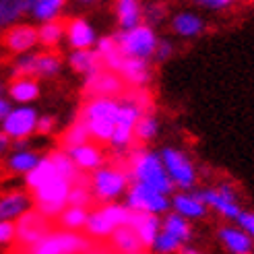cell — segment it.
<instances>
[{
  "label": "cell",
  "instance_id": "1",
  "mask_svg": "<svg viewBox=\"0 0 254 254\" xmlns=\"http://www.w3.org/2000/svg\"><path fill=\"white\" fill-rule=\"evenodd\" d=\"M126 170H128L132 182L149 186L161 194L170 196L176 190L166 168H163L159 153L155 151H149L145 147H132L128 151V159H126Z\"/></svg>",
  "mask_w": 254,
  "mask_h": 254
},
{
  "label": "cell",
  "instance_id": "2",
  "mask_svg": "<svg viewBox=\"0 0 254 254\" xmlns=\"http://www.w3.org/2000/svg\"><path fill=\"white\" fill-rule=\"evenodd\" d=\"M72 184L64 178H52L46 182L42 188H37L31 192V202L37 213H42L46 219L60 217V213L68 207V194H70Z\"/></svg>",
  "mask_w": 254,
  "mask_h": 254
},
{
  "label": "cell",
  "instance_id": "3",
  "mask_svg": "<svg viewBox=\"0 0 254 254\" xmlns=\"http://www.w3.org/2000/svg\"><path fill=\"white\" fill-rule=\"evenodd\" d=\"M132 184L130 174L126 168L104 166L91 174V192L93 198L101 202H116L120 196L126 194V190Z\"/></svg>",
  "mask_w": 254,
  "mask_h": 254
},
{
  "label": "cell",
  "instance_id": "4",
  "mask_svg": "<svg viewBox=\"0 0 254 254\" xmlns=\"http://www.w3.org/2000/svg\"><path fill=\"white\" fill-rule=\"evenodd\" d=\"M114 40H116V46L124 58H138L149 62L153 58L159 37L149 25H138L134 29L114 33Z\"/></svg>",
  "mask_w": 254,
  "mask_h": 254
},
{
  "label": "cell",
  "instance_id": "5",
  "mask_svg": "<svg viewBox=\"0 0 254 254\" xmlns=\"http://www.w3.org/2000/svg\"><path fill=\"white\" fill-rule=\"evenodd\" d=\"M91 250L89 238L77 232L52 230L40 242L27 248V254H87Z\"/></svg>",
  "mask_w": 254,
  "mask_h": 254
},
{
  "label": "cell",
  "instance_id": "6",
  "mask_svg": "<svg viewBox=\"0 0 254 254\" xmlns=\"http://www.w3.org/2000/svg\"><path fill=\"white\" fill-rule=\"evenodd\" d=\"M159 157L174 188H180V192H190L196 184V168L192 159L176 147H163L159 151Z\"/></svg>",
  "mask_w": 254,
  "mask_h": 254
},
{
  "label": "cell",
  "instance_id": "7",
  "mask_svg": "<svg viewBox=\"0 0 254 254\" xmlns=\"http://www.w3.org/2000/svg\"><path fill=\"white\" fill-rule=\"evenodd\" d=\"M122 205L132 213H147V215H157V217L159 215H166L172 209L168 194H161L157 190L136 184V182L128 186Z\"/></svg>",
  "mask_w": 254,
  "mask_h": 254
},
{
  "label": "cell",
  "instance_id": "8",
  "mask_svg": "<svg viewBox=\"0 0 254 254\" xmlns=\"http://www.w3.org/2000/svg\"><path fill=\"white\" fill-rule=\"evenodd\" d=\"M196 194L202 200V205L207 207V211L211 209L215 213H219L225 219L236 221L238 215L242 213V207H240V202H238V194L230 184H219L215 188H205Z\"/></svg>",
  "mask_w": 254,
  "mask_h": 254
},
{
  "label": "cell",
  "instance_id": "9",
  "mask_svg": "<svg viewBox=\"0 0 254 254\" xmlns=\"http://www.w3.org/2000/svg\"><path fill=\"white\" fill-rule=\"evenodd\" d=\"M37 118H40V114H37L35 108H31V106H12V110L8 112L4 122L0 124V130H2L10 141H17V138H29L35 132Z\"/></svg>",
  "mask_w": 254,
  "mask_h": 254
},
{
  "label": "cell",
  "instance_id": "10",
  "mask_svg": "<svg viewBox=\"0 0 254 254\" xmlns=\"http://www.w3.org/2000/svg\"><path fill=\"white\" fill-rule=\"evenodd\" d=\"M50 232H52L50 219H46L44 215L37 213L35 209H29L15 221V240L25 248H31Z\"/></svg>",
  "mask_w": 254,
  "mask_h": 254
},
{
  "label": "cell",
  "instance_id": "11",
  "mask_svg": "<svg viewBox=\"0 0 254 254\" xmlns=\"http://www.w3.org/2000/svg\"><path fill=\"white\" fill-rule=\"evenodd\" d=\"M85 95L87 99L93 97H108V99H120L126 93V85L124 81L106 68H101L99 72L85 77Z\"/></svg>",
  "mask_w": 254,
  "mask_h": 254
},
{
  "label": "cell",
  "instance_id": "12",
  "mask_svg": "<svg viewBox=\"0 0 254 254\" xmlns=\"http://www.w3.org/2000/svg\"><path fill=\"white\" fill-rule=\"evenodd\" d=\"M37 44H40L37 42V27H33L31 23H19L4 33V46L12 54H29Z\"/></svg>",
  "mask_w": 254,
  "mask_h": 254
},
{
  "label": "cell",
  "instance_id": "13",
  "mask_svg": "<svg viewBox=\"0 0 254 254\" xmlns=\"http://www.w3.org/2000/svg\"><path fill=\"white\" fill-rule=\"evenodd\" d=\"M64 37L68 46L74 50H93L97 44V33L93 29V25L83 17H74L70 21H66V31Z\"/></svg>",
  "mask_w": 254,
  "mask_h": 254
},
{
  "label": "cell",
  "instance_id": "14",
  "mask_svg": "<svg viewBox=\"0 0 254 254\" xmlns=\"http://www.w3.org/2000/svg\"><path fill=\"white\" fill-rule=\"evenodd\" d=\"M128 227L134 230V234L141 240L145 250H151L155 244V240L161 232V217L157 215H147V213H132L130 211V221Z\"/></svg>",
  "mask_w": 254,
  "mask_h": 254
},
{
  "label": "cell",
  "instance_id": "15",
  "mask_svg": "<svg viewBox=\"0 0 254 254\" xmlns=\"http://www.w3.org/2000/svg\"><path fill=\"white\" fill-rule=\"evenodd\" d=\"M66 153L72 159L74 166H77V170L85 172V174L97 172L99 168H104V161H106L104 151H101L99 145H95V143H87V145H81V147L68 149Z\"/></svg>",
  "mask_w": 254,
  "mask_h": 254
},
{
  "label": "cell",
  "instance_id": "16",
  "mask_svg": "<svg viewBox=\"0 0 254 254\" xmlns=\"http://www.w3.org/2000/svg\"><path fill=\"white\" fill-rule=\"evenodd\" d=\"M170 205H172V211L184 217L186 221L202 219L209 213L196 192H174L170 196Z\"/></svg>",
  "mask_w": 254,
  "mask_h": 254
},
{
  "label": "cell",
  "instance_id": "17",
  "mask_svg": "<svg viewBox=\"0 0 254 254\" xmlns=\"http://www.w3.org/2000/svg\"><path fill=\"white\" fill-rule=\"evenodd\" d=\"M118 110H120V101L118 99L93 97V99L85 101L79 118H83V120H110V122H116Z\"/></svg>",
  "mask_w": 254,
  "mask_h": 254
},
{
  "label": "cell",
  "instance_id": "18",
  "mask_svg": "<svg viewBox=\"0 0 254 254\" xmlns=\"http://www.w3.org/2000/svg\"><path fill=\"white\" fill-rule=\"evenodd\" d=\"M118 77L124 81V85H130L132 89H145L151 81L149 62L138 58H124V64L118 72Z\"/></svg>",
  "mask_w": 254,
  "mask_h": 254
},
{
  "label": "cell",
  "instance_id": "19",
  "mask_svg": "<svg viewBox=\"0 0 254 254\" xmlns=\"http://www.w3.org/2000/svg\"><path fill=\"white\" fill-rule=\"evenodd\" d=\"M29 209H33V202L27 192L15 190V192L0 196V221H15Z\"/></svg>",
  "mask_w": 254,
  "mask_h": 254
},
{
  "label": "cell",
  "instance_id": "20",
  "mask_svg": "<svg viewBox=\"0 0 254 254\" xmlns=\"http://www.w3.org/2000/svg\"><path fill=\"white\" fill-rule=\"evenodd\" d=\"M219 240L230 254H254V242L238 225H223L217 232Z\"/></svg>",
  "mask_w": 254,
  "mask_h": 254
},
{
  "label": "cell",
  "instance_id": "21",
  "mask_svg": "<svg viewBox=\"0 0 254 254\" xmlns=\"http://www.w3.org/2000/svg\"><path fill=\"white\" fill-rule=\"evenodd\" d=\"M6 93H8V101H15L19 106H27L42 95V89H40V81L35 79H12L6 85Z\"/></svg>",
  "mask_w": 254,
  "mask_h": 254
},
{
  "label": "cell",
  "instance_id": "22",
  "mask_svg": "<svg viewBox=\"0 0 254 254\" xmlns=\"http://www.w3.org/2000/svg\"><path fill=\"white\" fill-rule=\"evenodd\" d=\"M68 66L74 72L83 74V77H91V74H95L104 68L101 56L95 52V50H74V52H70Z\"/></svg>",
  "mask_w": 254,
  "mask_h": 254
},
{
  "label": "cell",
  "instance_id": "23",
  "mask_svg": "<svg viewBox=\"0 0 254 254\" xmlns=\"http://www.w3.org/2000/svg\"><path fill=\"white\" fill-rule=\"evenodd\" d=\"M116 21L120 31L134 29L143 25V4L136 0H118L116 2Z\"/></svg>",
  "mask_w": 254,
  "mask_h": 254
},
{
  "label": "cell",
  "instance_id": "24",
  "mask_svg": "<svg viewBox=\"0 0 254 254\" xmlns=\"http://www.w3.org/2000/svg\"><path fill=\"white\" fill-rule=\"evenodd\" d=\"M172 29L180 37H196L205 31V21L192 10H180L172 17Z\"/></svg>",
  "mask_w": 254,
  "mask_h": 254
},
{
  "label": "cell",
  "instance_id": "25",
  "mask_svg": "<svg viewBox=\"0 0 254 254\" xmlns=\"http://www.w3.org/2000/svg\"><path fill=\"white\" fill-rule=\"evenodd\" d=\"M33 0H0V29H10L31 10Z\"/></svg>",
  "mask_w": 254,
  "mask_h": 254
},
{
  "label": "cell",
  "instance_id": "26",
  "mask_svg": "<svg viewBox=\"0 0 254 254\" xmlns=\"http://www.w3.org/2000/svg\"><path fill=\"white\" fill-rule=\"evenodd\" d=\"M161 232L174 236L176 240H180V242L186 246L190 240H192V223L186 221L184 217H180L178 213L168 211L161 217Z\"/></svg>",
  "mask_w": 254,
  "mask_h": 254
},
{
  "label": "cell",
  "instance_id": "27",
  "mask_svg": "<svg viewBox=\"0 0 254 254\" xmlns=\"http://www.w3.org/2000/svg\"><path fill=\"white\" fill-rule=\"evenodd\" d=\"M112 248L114 252L118 254H136V252H143V244L141 240H138V236L134 234V230H130L128 225L126 227H118L116 232L112 234Z\"/></svg>",
  "mask_w": 254,
  "mask_h": 254
},
{
  "label": "cell",
  "instance_id": "28",
  "mask_svg": "<svg viewBox=\"0 0 254 254\" xmlns=\"http://www.w3.org/2000/svg\"><path fill=\"white\" fill-rule=\"evenodd\" d=\"M56 168H54V163L52 159H50V155L42 157L40 161H37V166L25 176V184H27V188L31 190H37V188H42L46 182H50L52 178H56Z\"/></svg>",
  "mask_w": 254,
  "mask_h": 254
},
{
  "label": "cell",
  "instance_id": "29",
  "mask_svg": "<svg viewBox=\"0 0 254 254\" xmlns=\"http://www.w3.org/2000/svg\"><path fill=\"white\" fill-rule=\"evenodd\" d=\"M85 230L91 238L106 240V238H112V234L116 232V227L112 225V221L108 219V215L104 213V209H95V211H89Z\"/></svg>",
  "mask_w": 254,
  "mask_h": 254
},
{
  "label": "cell",
  "instance_id": "30",
  "mask_svg": "<svg viewBox=\"0 0 254 254\" xmlns=\"http://www.w3.org/2000/svg\"><path fill=\"white\" fill-rule=\"evenodd\" d=\"M64 31H66V23L64 21H50L37 27V42L44 46L46 50L56 48L62 40H64Z\"/></svg>",
  "mask_w": 254,
  "mask_h": 254
},
{
  "label": "cell",
  "instance_id": "31",
  "mask_svg": "<svg viewBox=\"0 0 254 254\" xmlns=\"http://www.w3.org/2000/svg\"><path fill=\"white\" fill-rule=\"evenodd\" d=\"M62 8H64V0H33L29 12L35 21L44 25L50 21H58Z\"/></svg>",
  "mask_w": 254,
  "mask_h": 254
},
{
  "label": "cell",
  "instance_id": "32",
  "mask_svg": "<svg viewBox=\"0 0 254 254\" xmlns=\"http://www.w3.org/2000/svg\"><path fill=\"white\" fill-rule=\"evenodd\" d=\"M40 159H42V155L35 153L33 149H27V151H12V153L8 155V159H6V166H8L10 172L27 176V174L37 166V161H40Z\"/></svg>",
  "mask_w": 254,
  "mask_h": 254
},
{
  "label": "cell",
  "instance_id": "33",
  "mask_svg": "<svg viewBox=\"0 0 254 254\" xmlns=\"http://www.w3.org/2000/svg\"><path fill=\"white\" fill-rule=\"evenodd\" d=\"M91 143V136H89V128L83 118H77L68 128L62 134V149L68 151V149H74V147H81V145H87Z\"/></svg>",
  "mask_w": 254,
  "mask_h": 254
},
{
  "label": "cell",
  "instance_id": "34",
  "mask_svg": "<svg viewBox=\"0 0 254 254\" xmlns=\"http://www.w3.org/2000/svg\"><path fill=\"white\" fill-rule=\"evenodd\" d=\"M62 70V60L54 52H37V70L35 79H54Z\"/></svg>",
  "mask_w": 254,
  "mask_h": 254
},
{
  "label": "cell",
  "instance_id": "35",
  "mask_svg": "<svg viewBox=\"0 0 254 254\" xmlns=\"http://www.w3.org/2000/svg\"><path fill=\"white\" fill-rule=\"evenodd\" d=\"M50 159H52V163H54L56 174H58L60 178H64V180H68L70 184L77 180V176L81 174V172L77 170V166L72 163V159L68 157V153H66L64 149H56V151H52V153H50Z\"/></svg>",
  "mask_w": 254,
  "mask_h": 254
},
{
  "label": "cell",
  "instance_id": "36",
  "mask_svg": "<svg viewBox=\"0 0 254 254\" xmlns=\"http://www.w3.org/2000/svg\"><path fill=\"white\" fill-rule=\"evenodd\" d=\"M87 217H89V211L87 209H77V207H66L64 211L60 213V225H62V230H66V232H81L85 230V225H87Z\"/></svg>",
  "mask_w": 254,
  "mask_h": 254
},
{
  "label": "cell",
  "instance_id": "37",
  "mask_svg": "<svg viewBox=\"0 0 254 254\" xmlns=\"http://www.w3.org/2000/svg\"><path fill=\"white\" fill-rule=\"evenodd\" d=\"M157 132H159V120L155 118V114H143L134 124V141L138 143L153 141Z\"/></svg>",
  "mask_w": 254,
  "mask_h": 254
},
{
  "label": "cell",
  "instance_id": "38",
  "mask_svg": "<svg viewBox=\"0 0 254 254\" xmlns=\"http://www.w3.org/2000/svg\"><path fill=\"white\" fill-rule=\"evenodd\" d=\"M118 101L138 108L141 114H153V110H155L153 97H151V93L147 91V89H130V91H126Z\"/></svg>",
  "mask_w": 254,
  "mask_h": 254
},
{
  "label": "cell",
  "instance_id": "39",
  "mask_svg": "<svg viewBox=\"0 0 254 254\" xmlns=\"http://www.w3.org/2000/svg\"><path fill=\"white\" fill-rule=\"evenodd\" d=\"M35 70H37V52L17 56V60L12 62V68H10L12 79H35Z\"/></svg>",
  "mask_w": 254,
  "mask_h": 254
},
{
  "label": "cell",
  "instance_id": "40",
  "mask_svg": "<svg viewBox=\"0 0 254 254\" xmlns=\"http://www.w3.org/2000/svg\"><path fill=\"white\" fill-rule=\"evenodd\" d=\"M87 128H89V136L97 143H110L114 136V128H116V122L110 120H85Z\"/></svg>",
  "mask_w": 254,
  "mask_h": 254
},
{
  "label": "cell",
  "instance_id": "41",
  "mask_svg": "<svg viewBox=\"0 0 254 254\" xmlns=\"http://www.w3.org/2000/svg\"><path fill=\"white\" fill-rule=\"evenodd\" d=\"M104 209V213L108 215V219L112 221V225L116 227H126L130 221V211L126 209L124 205H120V202H110V205H104L101 207Z\"/></svg>",
  "mask_w": 254,
  "mask_h": 254
},
{
  "label": "cell",
  "instance_id": "42",
  "mask_svg": "<svg viewBox=\"0 0 254 254\" xmlns=\"http://www.w3.org/2000/svg\"><path fill=\"white\" fill-rule=\"evenodd\" d=\"M182 246L184 244L180 242V240H176L174 236H170L166 232H159V236H157L155 244H153L151 250H153L155 254H178Z\"/></svg>",
  "mask_w": 254,
  "mask_h": 254
},
{
  "label": "cell",
  "instance_id": "43",
  "mask_svg": "<svg viewBox=\"0 0 254 254\" xmlns=\"http://www.w3.org/2000/svg\"><path fill=\"white\" fill-rule=\"evenodd\" d=\"M91 202H93L91 188H85V186H72V188H70L68 207H77V209H87V211H89Z\"/></svg>",
  "mask_w": 254,
  "mask_h": 254
},
{
  "label": "cell",
  "instance_id": "44",
  "mask_svg": "<svg viewBox=\"0 0 254 254\" xmlns=\"http://www.w3.org/2000/svg\"><path fill=\"white\" fill-rule=\"evenodd\" d=\"M163 19H166V6L163 4H149L147 8H143V25H149L151 29H155Z\"/></svg>",
  "mask_w": 254,
  "mask_h": 254
},
{
  "label": "cell",
  "instance_id": "45",
  "mask_svg": "<svg viewBox=\"0 0 254 254\" xmlns=\"http://www.w3.org/2000/svg\"><path fill=\"white\" fill-rule=\"evenodd\" d=\"M236 225H238L244 234H248V236L252 238V242H254V211H242V213L238 215Z\"/></svg>",
  "mask_w": 254,
  "mask_h": 254
},
{
  "label": "cell",
  "instance_id": "46",
  "mask_svg": "<svg viewBox=\"0 0 254 254\" xmlns=\"http://www.w3.org/2000/svg\"><path fill=\"white\" fill-rule=\"evenodd\" d=\"M56 128V118L50 116V114H42L40 118H37V126H35V132L42 134V136H50Z\"/></svg>",
  "mask_w": 254,
  "mask_h": 254
},
{
  "label": "cell",
  "instance_id": "47",
  "mask_svg": "<svg viewBox=\"0 0 254 254\" xmlns=\"http://www.w3.org/2000/svg\"><path fill=\"white\" fill-rule=\"evenodd\" d=\"M172 52H174V44L170 40H159L155 52H153V60L155 62H166L172 56Z\"/></svg>",
  "mask_w": 254,
  "mask_h": 254
},
{
  "label": "cell",
  "instance_id": "48",
  "mask_svg": "<svg viewBox=\"0 0 254 254\" xmlns=\"http://www.w3.org/2000/svg\"><path fill=\"white\" fill-rule=\"evenodd\" d=\"M15 242V221H0V246Z\"/></svg>",
  "mask_w": 254,
  "mask_h": 254
},
{
  "label": "cell",
  "instance_id": "49",
  "mask_svg": "<svg viewBox=\"0 0 254 254\" xmlns=\"http://www.w3.org/2000/svg\"><path fill=\"white\" fill-rule=\"evenodd\" d=\"M196 4L207 8V10H225V8H230L234 2L232 0H198Z\"/></svg>",
  "mask_w": 254,
  "mask_h": 254
},
{
  "label": "cell",
  "instance_id": "50",
  "mask_svg": "<svg viewBox=\"0 0 254 254\" xmlns=\"http://www.w3.org/2000/svg\"><path fill=\"white\" fill-rule=\"evenodd\" d=\"M10 110H12V104L8 101V97H0V124L4 122V118L8 116Z\"/></svg>",
  "mask_w": 254,
  "mask_h": 254
},
{
  "label": "cell",
  "instance_id": "51",
  "mask_svg": "<svg viewBox=\"0 0 254 254\" xmlns=\"http://www.w3.org/2000/svg\"><path fill=\"white\" fill-rule=\"evenodd\" d=\"M10 149L12 151H27L29 149V138H17V141H10Z\"/></svg>",
  "mask_w": 254,
  "mask_h": 254
},
{
  "label": "cell",
  "instance_id": "52",
  "mask_svg": "<svg viewBox=\"0 0 254 254\" xmlns=\"http://www.w3.org/2000/svg\"><path fill=\"white\" fill-rule=\"evenodd\" d=\"M8 149H10V138L2 130H0V155H4Z\"/></svg>",
  "mask_w": 254,
  "mask_h": 254
},
{
  "label": "cell",
  "instance_id": "53",
  "mask_svg": "<svg viewBox=\"0 0 254 254\" xmlns=\"http://www.w3.org/2000/svg\"><path fill=\"white\" fill-rule=\"evenodd\" d=\"M178 254H207V252H200V250H196V248H192V246H182L180 248V252H178Z\"/></svg>",
  "mask_w": 254,
  "mask_h": 254
},
{
  "label": "cell",
  "instance_id": "54",
  "mask_svg": "<svg viewBox=\"0 0 254 254\" xmlns=\"http://www.w3.org/2000/svg\"><path fill=\"white\" fill-rule=\"evenodd\" d=\"M4 93H6V85L0 81V97H4Z\"/></svg>",
  "mask_w": 254,
  "mask_h": 254
},
{
  "label": "cell",
  "instance_id": "55",
  "mask_svg": "<svg viewBox=\"0 0 254 254\" xmlns=\"http://www.w3.org/2000/svg\"><path fill=\"white\" fill-rule=\"evenodd\" d=\"M23 254H27V252H23Z\"/></svg>",
  "mask_w": 254,
  "mask_h": 254
}]
</instances>
